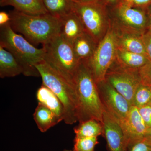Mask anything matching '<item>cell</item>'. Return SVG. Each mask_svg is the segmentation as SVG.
Returning <instances> with one entry per match:
<instances>
[{
	"label": "cell",
	"mask_w": 151,
	"mask_h": 151,
	"mask_svg": "<svg viewBox=\"0 0 151 151\" xmlns=\"http://www.w3.org/2000/svg\"><path fill=\"white\" fill-rule=\"evenodd\" d=\"M139 113L148 128L151 127V103L138 108Z\"/></svg>",
	"instance_id": "cell-27"
},
{
	"label": "cell",
	"mask_w": 151,
	"mask_h": 151,
	"mask_svg": "<svg viewBox=\"0 0 151 151\" xmlns=\"http://www.w3.org/2000/svg\"><path fill=\"white\" fill-rule=\"evenodd\" d=\"M71 44L76 56L80 61H86L89 59L96 47L95 40L86 32L76 39Z\"/></svg>",
	"instance_id": "cell-17"
},
{
	"label": "cell",
	"mask_w": 151,
	"mask_h": 151,
	"mask_svg": "<svg viewBox=\"0 0 151 151\" xmlns=\"http://www.w3.org/2000/svg\"><path fill=\"white\" fill-rule=\"evenodd\" d=\"M118 43L116 34L113 30H110L96 47L92 57L84 61L97 84L105 81L107 72L117 54Z\"/></svg>",
	"instance_id": "cell-6"
},
{
	"label": "cell",
	"mask_w": 151,
	"mask_h": 151,
	"mask_svg": "<svg viewBox=\"0 0 151 151\" xmlns=\"http://www.w3.org/2000/svg\"><path fill=\"white\" fill-rule=\"evenodd\" d=\"M101 1H102V0H101Z\"/></svg>",
	"instance_id": "cell-36"
},
{
	"label": "cell",
	"mask_w": 151,
	"mask_h": 151,
	"mask_svg": "<svg viewBox=\"0 0 151 151\" xmlns=\"http://www.w3.org/2000/svg\"><path fill=\"white\" fill-rule=\"evenodd\" d=\"M0 5L12 6L16 10L31 15L48 13L42 0H0Z\"/></svg>",
	"instance_id": "cell-14"
},
{
	"label": "cell",
	"mask_w": 151,
	"mask_h": 151,
	"mask_svg": "<svg viewBox=\"0 0 151 151\" xmlns=\"http://www.w3.org/2000/svg\"><path fill=\"white\" fill-rule=\"evenodd\" d=\"M105 80L122 94L130 105H133L135 92L142 83L139 69L122 64L117 67L111 66L106 74Z\"/></svg>",
	"instance_id": "cell-7"
},
{
	"label": "cell",
	"mask_w": 151,
	"mask_h": 151,
	"mask_svg": "<svg viewBox=\"0 0 151 151\" xmlns=\"http://www.w3.org/2000/svg\"><path fill=\"white\" fill-rule=\"evenodd\" d=\"M102 123L108 150L126 151L127 144L122 126L105 110Z\"/></svg>",
	"instance_id": "cell-11"
},
{
	"label": "cell",
	"mask_w": 151,
	"mask_h": 151,
	"mask_svg": "<svg viewBox=\"0 0 151 151\" xmlns=\"http://www.w3.org/2000/svg\"><path fill=\"white\" fill-rule=\"evenodd\" d=\"M23 73L22 68L16 58L0 45V77H13Z\"/></svg>",
	"instance_id": "cell-16"
},
{
	"label": "cell",
	"mask_w": 151,
	"mask_h": 151,
	"mask_svg": "<svg viewBox=\"0 0 151 151\" xmlns=\"http://www.w3.org/2000/svg\"><path fill=\"white\" fill-rule=\"evenodd\" d=\"M11 17L9 14L5 12H0V26L1 27L7 24L11 21Z\"/></svg>",
	"instance_id": "cell-30"
},
{
	"label": "cell",
	"mask_w": 151,
	"mask_h": 151,
	"mask_svg": "<svg viewBox=\"0 0 151 151\" xmlns=\"http://www.w3.org/2000/svg\"><path fill=\"white\" fill-rule=\"evenodd\" d=\"M142 84L151 88V61L139 68Z\"/></svg>",
	"instance_id": "cell-25"
},
{
	"label": "cell",
	"mask_w": 151,
	"mask_h": 151,
	"mask_svg": "<svg viewBox=\"0 0 151 151\" xmlns=\"http://www.w3.org/2000/svg\"><path fill=\"white\" fill-rule=\"evenodd\" d=\"M126 151H151V145L143 139L129 145Z\"/></svg>",
	"instance_id": "cell-26"
},
{
	"label": "cell",
	"mask_w": 151,
	"mask_h": 151,
	"mask_svg": "<svg viewBox=\"0 0 151 151\" xmlns=\"http://www.w3.org/2000/svg\"><path fill=\"white\" fill-rule=\"evenodd\" d=\"M127 4L134 7L147 9L151 4V0H122Z\"/></svg>",
	"instance_id": "cell-28"
},
{
	"label": "cell",
	"mask_w": 151,
	"mask_h": 151,
	"mask_svg": "<svg viewBox=\"0 0 151 151\" xmlns=\"http://www.w3.org/2000/svg\"><path fill=\"white\" fill-rule=\"evenodd\" d=\"M33 117L39 129L42 133L61 122L52 111L39 103L34 113Z\"/></svg>",
	"instance_id": "cell-18"
},
{
	"label": "cell",
	"mask_w": 151,
	"mask_h": 151,
	"mask_svg": "<svg viewBox=\"0 0 151 151\" xmlns=\"http://www.w3.org/2000/svg\"><path fill=\"white\" fill-rule=\"evenodd\" d=\"M148 18V29H151V4L147 9Z\"/></svg>",
	"instance_id": "cell-31"
},
{
	"label": "cell",
	"mask_w": 151,
	"mask_h": 151,
	"mask_svg": "<svg viewBox=\"0 0 151 151\" xmlns=\"http://www.w3.org/2000/svg\"><path fill=\"white\" fill-rule=\"evenodd\" d=\"M79 123L94 119L103 123L104 108L97 84L85 62L80 61L74 79Z\"/></svg>",
	"instance_id": "cell-2"
},
{
	"label": "cell",
	"mask_w": 151,
	"mask_h": 151,
	"mask_svg": "<svg viewBox=\"0 0 151 151\" xmlns=\"http://www.w3.org/2000/svg\"><path fill=\"white\" fill-rule=\"evenodd\" d=\"M63 151H74L73 150V151H71V150H63Z\"/></svg>",
	"instance_id": "cell-35"
},
{
	"label": "cell",
	"mask_w": 151,
	"mask_h": 151,
	"mask_svg": "<svg viewBox=\"0 0 151 151\" xmlns=\"http://www.w3.org/2000/svg\"><path fill=\"white\" fill-rule=\"evenodd\" d=\"M151 103V88L141 83L134 95L133 105L139 108Z\"/></svg>",
	"instance_id": "cell-23"
},
{
	"label": "cell",
	"mask_w": 151,
	"mask_h": 151,
	"mask_svg": "<svg viewBox=\"0 0 151 151\" xmlns=\"http://www.w3.org/2000/svg\"><path fill=\"white\" fill-rule=\"evenodd\" d=\"M35 67L40 74L42 84L57 96L64 108L63 121L72 125L78 121V100L75 86L69 83L44 60Z\"/></svg>",
	"instance_id": "cell-4"
},
{
	"label": "cell",
	"mask_w": 151,
	"mask_h": 151,
	"mask_svg": "<svg viewBox=\"0 0 151 151\" xmlns=\"http://www.w3.org/2000/svg\"><path fill=\"white\" fill-rule=\"evenodd\" d=\"M60 20V35L70 43L85 32L81 20L74 10Z\"/></svg>",
	"instance_id": "cell-13"
},
{
	"label": "cell",
	"mask_w": 151,
	"mask_h": 151,
	"mask_svg": "<svg viewBox=\"0 0 151 151\" xmlns=\"http://www.w3.org/2000/svg\"><path fill=\"white\" fill-rule=\"evenodd\" d=\"M142 35H126L124 36L120 41L121 48L131 52L147 56Z\"/></svg>",
	"instance_id": "cell-22"
},
{
	"label": "cell",
	"mask_w": 151,
	"mask_h": 151,
	"mask_svg": "<svg viewBox=\"0 0 151 151\" xmlns=\"http://www.w3.org/2000/svg\"><path fill=\"white\" fill-rule=\"evenodd\" d=\"M115 12L119 19L131 28L144 33L148 28L147 9L131 6L123 1L115 6Z\"/></svg>",
	"instance_id": "cell-10"
},
{
	"label": "cell",
	"mask_w": 151,
	"mask_h": 151,
	"mask_svg": "<svg viewBox=\"0 0 151 151\" xmlns=\"http://www.w3.org/2000/svg\"><path fill=\"white\" fill-rule=\"evenodd\" d=\"M103 0H102L103 1ZM105 1V4H108L112 5H117L119 3L122 1V0H103Z\"/></svg>",
	"instance_id": "cell-33"
},
{
	"label": "cell",
	"mask_w": 151,
	"mask_h": 151,
	"mask_svg": "<svg viewBox=\"0 0 151 151\" xmlns=\"http://www.w3.org/2000/svg\"><path fill=\"white\" fill-rule=\"evenodd\" d=\"M97 137H77L74 140V151H95V146L98 144Z\"/></svg>",
	"instance_id": "cell-24"
},
{
	"label": "cell",
	"mask_w": 151,
	"mask_h": 151,
	"mask_svg": "<svg viewBox=\"0 0 151 151\" xmlns=\"http://www.w3.org/2000/svg\"><path fill=\"white\" fill-rule=\"evenodd\" d=\"M72 1L75 3H84L89 2L96 1V0H72Z\"/></svg>",
	"instance_id": "cell-34"
},
{
	"label": "cell",
	"mask_w": 151,
	"mask_h": 151,
	"mask_svg": "<svg viewBox=\"0 0 151 151\" xmlns=\"http://www.w3.org/2000/svg\"><path fill=\"white\" fill-rule=\"evenodd\" d=\"M97 84L104 110L122 127L127 119L132 105L105 80Z\"/></svg>",
	"instance_id": "cell-9"
},
{
	"label": "cell",
	"mask_w": 151,
	"mask_h": 151,
	"mask_svg": "<svg viewBox=\"0 0 151 151\" xmlns=\"http://www.w3.org/2000/svg\"><path fill=\"white\" fill-rule=\"evenodd\" d=\"M142 37L145 47L147 56L151 61V29L146 31L143 34Z\"/></svg>",
	"instance_id": "cell-29"
},
{
	"label": "cell",
	"mask_w": 151,
	"mask_h": 151,
	"mask_svg": "<svg viewBox=\"0 0 151 151\" xmlns=\"http://www.w3.org/2000/svg\"><path fill=\"white\" fill-rule=\"evenodd\" d=\"M74 10L84 26L85 31L96 40L101 34L106 16V8L100 0L75 3Z\"/></svg>",
	"instance_id": "cell-8"
},
{
	"label": "cell",
	"mask_w": 151,
	"mask_h": 151,
	"mask_svg": "<svg viewBox=\"0 0 151 151\" xmlns=\"http://www.w3.org/2000/svg\"><path fill=\"white\" fill-rule=\"evenodd\" d=\"M127 144L142 140L145 137L148 128L136 106L132 105L126 122L122 126Z\"/></svg>",
	"instance_id": "cell-12"
},
{
	"label": "cell",
	"mask_w": 151,
	"mask_h": 151,
	"mask_svg": "<svg viewBox=\"0 0 151 151\" xmlns=\"http://www.w3.org/2000/svg\"><path fill=\"white\" fill-rule=\"evenodd\" d=\"M74 132L77 137H92L103 136V123L94 119H89L79 123L75 127Z\"/></svg>",
	"instance_id": "cell-20"
},
{
	"label": "cell",
	"mask_w": 151,
	"mask_h": 151,
	"mask_svg": "<svg viewBox=\"0 0 151 151\" xmlns=\"http://www.w3.org/2000/svg\"><path fill=\"white\" fill-rule=\"evenodd\" d=\"M144 139L147 142L151 145V127L148 129L147 134Z\"/></svg>",
	"instance_id": "cell-32"
},
{
	"label": "cell",
	"mask_w": 151,
	"mask_h": 151,
	"mask_svg": "<svg viewBox=\"0 0 151 151\" xmlns=\"http://www.w3.org/2000/svg\"><path fill=\"white\" fill-rule=\"evenodd\" d=\"M37 99L42 104L53 112L61 121L64 118V108L57 96L49 88L42 84L38 89Z\"/></svg>",
	"instance_id": "cell-15"
},
{
	"label": "cell",
	"mask_w": 151,
	"mask_h": 151,
	"mask_svg": "<svg viewBox=\"0 0 151 151\" xmlns=\"http://www.w3.org/2000/svg\"><path fill=\"white\" fill-rule=\"evenodd\" d=\"M42 46L45 51L44 60L75 86L74 77L80 61L76 56L72 44L59 35Z\"/></svg>",
	"instance_id": "cell-5"
},
{
	"label": "cell",
	"mask_w": 151,
	"mask_h": 151,
	"mask_svg": "<svg viewBox=\"0 0 151 151\" xmlns=\"http://www.w3.org/2000/svg\"><path fill=\"white\" fill-rule=\"evenodd\" d=\"M117 55L121 64L133 68L139 69L150 61L147 55L131 52L121 47L118 48Z\"/></svg>",
	"instance_id": "cell-21"
},
{
	"label": "cell",
	"mask_w": 151,
	"mask_h": 151,
	"mask_svg": "<svg viewBox=\"0 0 151 151\" xmlns=\"http://www.w3.org/2000/svg\"><path fill=\"white\" fill-rule=\"evenodd\" d=\"M9 14L11 27L30 43L43 45L60 35L61 20L50 14L31 15L15 9Z\"/></svg>",
	"instance_id": "cell-1"
},
{
	"label": "cell",
	"mask_w": 151,
	"mask_h": 151,
	"mask_svg": "<svg viewBox=\"0 0 151 151\" xmlns=\"http://www.w3.org/2000/svg\"><path fill=\"white\" fill-rule=\"evenodd\" d=\"M0 45L15 57L21 65L24 76L40 77L35 65L44 60V49L37 48L24 37L17 33L10 23L1 27Z\"/></svg>",
	"instance_id": "cell-3"
},
{
	"label": "cell",
	"mask_w": 151,
	"mask_h": 151,
	"mask_svg": "<svg viewBox=\"0 0 151 151\" xmlns=\"http://www.w3.org/2000/svg\"><path fill=\"white\" fill-rule=\"evenodd\" d=\"M49 14L61 19L74 11L75 3L72 0H42Z\"/></svg>",
	"instance_id": "cell-19"
}]
</instances>
